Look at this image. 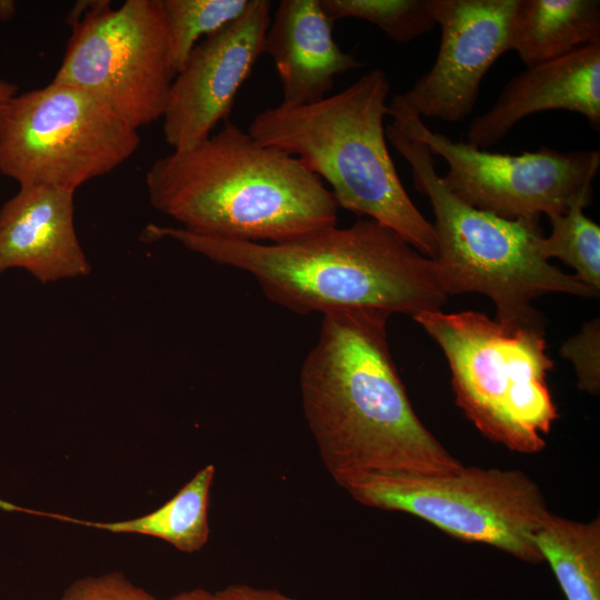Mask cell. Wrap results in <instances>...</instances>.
Wrapping results in <instances>:
<instances>
[{"label":"cell","mask_w":600,"mask_h":600,"mask_svg":"<svg viewBox=\"0 0 600 600\" xmlns=\"http://www.w3.org/2000/svg\"><path fill=\"white\" fill-rule=\"evenodd\" d=\"M322 316L300 370V391L307 426L333 480L460 469L462 462L412 408L388 344L390 314L351 308Z\"/></svg>","instance_id":"6da1fadb"},{"label":"cell","mask_w":600,"mask_h":600,"mask_svg":"<svg viewBox=\"0 0 600 600\" xmlns=\"http://www.w3.org/2000/svg\"><path fill=\"white\" fill-rule=\"evenodd\" d=\"M141 239L174 240L216 263L248 272L269 300L298 314L369 308L413 318L441 310L448 298L434 260L368 218L276 243L154 223L143 229Z\"/></svg>","instance_id":"7a4b0ae2"},{"label":"cell","mask_w":600,"mask_h":600,"mask_svg":"<svg viewBox=\"0 0 600 600\" xmlns=\"http://www.w3.org/2000/svg\"><path fill=\"white\" fill-rule=\"evenodd\" d=\"M146 187L156 210L204 236L276 243L338 222L339 207L317 174L229 120L154 160Z\"/></svg>","instance_id":"3957f363"},{"label":"cell","mask_w":600,"mask_h":600,"mask_svg":"<svg viewBox=\"0 0 600 600\" xmlns=\"http://www.w3.org/2000/svg\"><path fill=\"white\" fill-rule=\"evenodd\" d=\"M389 92L387 73L376 68L318 102L263 109L248 132L327 181L339 209L388 227L433 259V226L407 193L388 149Z\"/></svg>","instance_id":"277c9868"},{"label":"cell","mask_w":600,"mask_h":600,"mask_svg":"<svg viewBox=\"0 0 600 600\" xmlns=\"http://www.w3.org/2000/svg\"><path fill=\"white\" fill-rule=\"evenodd\" d=\"M386 137L410 164L416 189L431 203L438 242L433 260L447 296L484 294L496 306L494 319L504 324L543 323L531 302L550 293L599 296L541 256L540 217L509 220L466 203L443 183L423 142L394 122Z\"/></svg>","instance_id":"5b68a950"},{"label":"cell","mask_w":600,"mask_h":600,"mask_svg":"<svg viewBox=\"0 0 600 600\" xmlns=\"http://www.w3.org/2000/svg\"><path fill=\"white\" fill-rule=\"evenodd\" d=\"M413 319L442 349L456 403L474 427L511 451H541L558 418L544 323L504 324L476 311L432 310Z\"/></svg>","instance_id":"8992f818"},{"label":"cell","mask_w":600,"mask_h":600,"mask_svg":"<svg viewBox=\"0 0 600 600\" xmlns=\"http://www.w3.org/2000/svg\"><path fill=\"white\" fill-rule=\"evenodd\" d=\"M339 486L363 506L416 516L524 562L543 561L534 534L550 511L541 488L521 470L462 466L439 474L358 473Z\"/></svg>","instance_id":"52a82bcc"},{"label":"cell","mask_w":600,"mask_h":600,"mask_svg":"<svg viewBox=\"0 0 600 600\" xmlns=\"http://www.w3.org/2000/svg\"><path fill=\"white\" fill-rule=\"evenodd\" d=\"M51 81L80 88L138 130L162 118L176 77L162 0L79 1Z\"/></svg>","instance_id":"ba28073f"},{"label":"cell","mask_w":600,"mask_h":600,"mask_svg":"<svg viewBox=\"0 0 600 600\" xmlns=\"http://www.w3.org/2000/svg\"><path fill=\"white\" fill-rule=\"evenodd\" d=\"M140 136L87 91L51 81L17 93L0 121V172L76 191L138 150Z\"/></svg>","instance_id":"9c48e42d"},{"label":"cell","mask_w":600,"mask_h":600,"mask_svg":"<svg viewBox=\"0 0 600 600\" xmlns=\"http://www.w3.org/2000/svg\"><path fill=\"white\" fill-rule=\"evenodd\" d=\"M389 116L423 142L432 156L446 160L443 183L477 209L514 220L541 213L550 218L592 202V181L600 168L598 150L562 152L542 146L521 154L494 153L431 130L396 97L389 104Z\"/></svg>","instance_id":"30bf717a"},{"label":"cell","mask_w":600,"mask_h":600,"mask_svg":"<svg viewBox=\"0 0 600 600\" xmlns=\"http://www.w3.org/2000/svg\"><path fill=\"white\" fill-rule=\"evenodd\" d=\"M518 0H432L440 27L432 67L396 99L421 119L459 122L472 112L483 77L510 51Z\"/></svg>","instance_id":"8fae6325"},{"label":"cell","mask_w":600,"mask_h":600,"mask_svg":"<svg viewBox=\"0 0 600 600\" xmlns=\"http://www.w3.org/2000/svg\"><path fill=\"white\" fill-rule=\"evenodd\" d=\"M271 12V1L251 0L237 20L192 49L173 79L161 118L172 149L208 138L229 120L240 88L263 54Z\"/></svg>","instance_id":"7c38bea8"},{"label":"cell","mask_w":600,"mask_h":600,"mask_svg":"<svg viewBox=\"0 0 600 600\" xmlns=\"http://www.w3.org/2000/svg\"><path fill=\"white\" fill-rule=\"evenodd\" d=\"M76 191L20 186L0 209V272L21 268L42 283L87 276L74 226Z\"/></svg>","instance_id":"4fadbf2b"},{"label":"cell","mask_w":600,"mask_h":600,"mask_svg":"<svg viewBox=\"0 0 600 600\" xmlns=\"http://www.w3.org/2000/svg\"><path fill=\"white\" fill-rule=\"evenodd\" d=\"M548 110L580 113L600 129V42L527 67L510 79L493 106L470 123L468 143L484 150L523 118Z\"/></svg>","instance_id":"5bb4252c"},{"label":"cell","mask_w":600,"mask_h":600,"mask_svg":"<svg viewBox=\"0 0 600 600\" xmlns=\"http://www.w3.org/2000/svg\"><path fill=\"white\" fill-rule=\"evenodd\" d=\"M333 24L320 0L279 2L264 37L263 53L276 66L281 103L318 102L332 89L337 76L363 66L336 42Z\"/></svg>","instance_id":"9a60e30c"},{"label":"cell","mask_w":600,"mask_h":600,"mask_svg":"<svg viewBox=\"0 0 600 600\" xmlns=\"http://www.w3.org/2000/svg\"><path fill=\"white\" fill-rule=\"evenodd\" d=\"M599 42V0H518L510 50L526 67Z\"/></svg>","instance_id":"2e32d148"},{"label":"cell","mask_w":600,"mask_h":600,"mask_svg":"<svg viewBox=\"0 0 600 600\" xmlns=\"http://www.w3.org/2000/svg\"><path fill=\"white\" fill-rule=\"evenodd\" d=\"M567 600H600V519L573 521L550 512L534 534Z\"/></svg>","instance_id":"e0dca14e"},{"label":"cell","mask_w":600,"mask_h":600,"mask_svg":"<svg viewBox=\"0 0 600 600\" xmlns=\"http://www.w3.org/2000/svg\"><path fill=\"white\" fill-rule=\"evenodd\" d=\"M214 472L213 464L204 466L171 499L151 512L94 526L112 533L158 538L181 552H197L210 534L208 507Z\"/></svg>","instance_id":"ac0fdd59"},{"label":"cell","mask_w":600,"mask_h":600,"mask_svg":"<svg viewBox=\"0 0 600 600\" xmlns=\"http://www.w3.org/2000/svg\"><path fill=\"white\" fill-rule=\"evenodd\" d=\"M251 0H162L169 53L176 74L206 37L237 20Z\"/></svg>","instance_id":"d6986e66"},{"label":"cell","mask_w":600,"mask_h":600,"mask_svg":"<svg viewBox=\"0 0 600 600\" xmlns=\"http://www.w3.org/2000/svg\"><path fill=\"white\" fill-rule=\"evenodd\" d=\"M574 206L549 218L551 233L540 241L546 260L560 259L576 271V277L592 291L600 292V227Z\"/></svg>","instance_id":"ffe728a7"},{"label":"cell","mask_w":600,"mask_h":600,"mask_svg":"<svg viewBox=\"0 0 600 600\" xmlns=\"http://www.w3.org/2000/svg\"><path fill=\"white\" fill-rule=\"evenodd\" d=\"M336 22L357 18L377 26L390 40L407 43L436 26L432 0H320Z\"/></svg>","instance_id":"44dd1931"},{"label":"cell","mask_w":600,"mask_h":600,"mask_svg":"<svg viewBox=\"0 0 600 600\" xmlns=\"http://www.w3.org/2000/svg\"><path fill=\"white\" fill-rule=\"evenodd\" d=\"M560 354L572 362L578 388L590 394L600 390V323L594 318L584 323L578 334L567 340Z\"/></svg>","instance_id":"7402d4cb"},{"label":"cell","mask_w":600,"mask_h":600,"mask_svg":"<svg viewBox=\"0 0 600 600\" xmlns=\"http://www.w3.org/2000/svg\"><path fill=\"white\" fill-rule=\"evenodd\" d=\"M61 600H157L144 589L133 584L119 571L89 576L74 580Z\"/></svg>","instance_id":"603a6c76"},{"label":"cell","mask_w":600,"mask_h":600,"mask_svg":"<svg viewBox=\"0 0 600 600\" xmlns=\"http://www.w3.org/2000/svg\"><path fill=\"white\" fill-rule=\"evenodd\" d=\"M216 600H297L278 589L260 588L247 583L229 584L214 592Z\"/></svg>","instance_id":"cb8c5ba5"},{"label":"cell","mask_w":600,"mask_h":600,"mask_svg":"<svg viewBox=\"0 0 600 600\" xmlns=\"http://www.w3.org/2000/svg\"><path fill=\"white\" fill-rule=\"evenodd\" d=\"M18 93V86L0 79V121L13 97Z\"/></svg>","instance_id":"d4e9b609"},{"label":"cell","mask_w":600,"mask_h":600,"mask_svg":"<svg viewBox=\"0 0 600 600\" xmlns=\"http://www.w3.org/2000/svg\"><path fill=\"white\" fill-rule=\"evenodd\" d=\"M168 600H216V596L214 592H210L198 587L188 591L179 592Z\"/></svg>","instance_id":"484cf974"},{"label":"cell","mask_w":600,"mask_h":600,"mask_svg":"<svg viewBox=\"0 0 600 600\" xmlns=\"http://www.w3.org/2000/svg\"><path fill=\"white\" fill-rule=\"evenodd\" d=\"M16 13V3L11 0H0V21L11 19Z\"/></svg>","instance_id":"4316f807"}]
</instances>
